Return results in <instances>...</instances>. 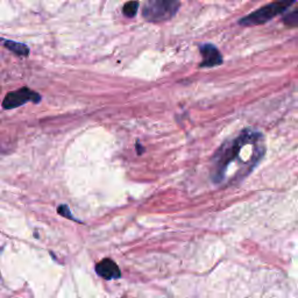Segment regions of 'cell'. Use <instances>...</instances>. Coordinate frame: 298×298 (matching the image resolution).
Listing matches in <instances>:
<instances>
[{"mask_svg": "<svg viewBox=\"0 0 298 298\" xmlns=\"http://www.w3.org/2000/svg\"><path fill=\"white\" fill-rule=\"evenodd\" d=\"M296 0H275V2L263 6L255 12L247 15L246 18L241 19L240 24L242 26H257L266 24L267 21L276 17V15L283 13L289 9Z\"/></svg>", "mask_w": 298, "mask_h": 298, "instance_id": "cell-2", "label": "cell"}, {"mask_svg": "<svg viewBox=\"0 0 298 298\" xmlns=\"http://www.w3.org/2000/svg\"><path fill=\"white\" fill-rule=\"evenodd\" d=\"M137 9H139V3H137V2H129L124 6V10H122V11H124V14L126 15V17L133 18L136 14Z\"/></svg>", "mask_w": 298, "mask_h": 298, "instance_id": "cell-9", "label": "cell"}, {"mask_svg": "<svg viewBox=\"0 0 298 298\" xmlns=\"http://www.w3.org/2000/svg\"><path fill=\"white\" fill-rule=\"evenodd\" d=\"M0 44L3 47H5L11 51L14 54H17L19 56H28L29 55V49L26 44L24 43H19V42H14V41H10V40H5V39H0Z\"/></svg>", "mask_w": 298, "mask_h": 298, "instance_id": "cell-7", "label": "cell"}, {"mask_svg": "<svg viewBox=\"0 0 298 298\" xmlns=\"http://www.w3.org/2000/svg\"><path fill=\"white\" fill-rule=\"evenodd\" d=\"M178 9V0H148L142 14L149 22H162L173 18Z\"/></svg>", "mask_w": 298, "mask_h": 298, "instance_id": "cell-3", "label": "cell"}, {"mask_svg": "<svg viewBox=\"0 0 298 298\" xmlns=\"http://www.w3.org/2000/svg\"><path fill=\"white\" fill-rule=\"evenodd\" d=\"M40 101L41 95L39 93L28 89V87H22V89L12 91V92H9L6 94V97L4 98L3 102V108L5 110H11L24 105L27 102H33L37 104Z\"/></svg>", "mask_w": 298, "mask_h": 298, "instance_id": "cell-4", "label": "cell"}, {"mask_svg": "<svg viewBox=\"0 0 298 298\" xmlns=\"http://www.w3.org/2000/svg\"><path fill=\"white\" fill-rule=\"evenodd\" d=\"M57 212H59L62 217H66V218H68V219L78 221V223H79V220H77L75 217L71 216L70 209H69V206L67 204H62L61 206H59V209H57Z\"/></svg>", "mask_w": 298, "mask_h": 298, "instance_id": "cell-10", "label": "cell"}, {"mask_svg": "<svg viewBox=\"0 0 298 298\" xmlns=\"http://www.w3.org/2000/svg\"><path fill=\"white\" fill-rule=\"evenodd\" d=\"M201 53L203 55V62L201 63L202 68L217 67L223 63V56L213 44L202 45Z\"/></svg>", "mask_w": 298, "mask_h": 298, "instance_id": "cell-6", "label": "cell"}, {"mask_svg": "<svg viewBox=\"0 0 298 298\" xmlns=\"http://www.w3.org/2000/svg\"><path fill=\"white\" fill-rule=\"evenodd\" d=\"M283 22L289 27H298V7L283 18Z\"/></svg>", "mask_w": 298, "mask_h": 298, "instance_id": "cell-8", "label": "cell"}, {"mask_svg": "<svg viewBox=\"0 0 298 298\" xmlns=\"http://www.w3.org/2000/svg\"><path fill=\"white\" fill-rule=\"evenodd\" d=\"M265 154V141L261 133L244 129L218 149L211 164V179L216 184L225 182L233 164L238 163V177L251 173Z\"/></svg>", "mask_w": 298, "mask_h": 298, "instance_id": "cell-1", "label": "cell"}, {"mask_svg": "<svg viewBox=\"0 0 298 298\" xmlns=\"http://www.w3.org/2000/svg\"><path fill=\"white\" fill-rule=\"evenodd\" d=\"M95 271L99 276L105 280H117L121 276L119 267L113 260L104 259L95 266Z\"/></svg>", "mask_w": 298, "mask_h": 298, "instance_id": "cell-5", "label": "cell"}]
</instances>
